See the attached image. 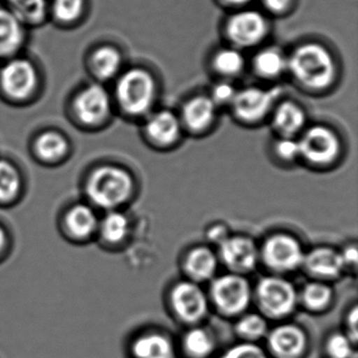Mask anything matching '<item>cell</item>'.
Segmentation results:
<instances>
[{
	"label": "cell",
	"instance_id": "6da1fadb",
	"mask_svg": "<svg viewBox=\"0 0 358 358\" xmlns=\"http://www.w3.org/2000/svg\"><path fill=\"white\" fill-rule=\"evenodd\" d=\"M287 71L303 87L322 90L332 83L336 68L326 48L317 43H306L287 58Z\"/></svg>",
	"mask_w": 358,
	"mask_h": 358
},
{
	"label": "cell",
	"instance_id": "7a4b0ae2",
	"mask_svg": "<svg viewBox=\"0 0 358 358\" xmlns=\"http://www.w3.org/2000/svg\"><path fill=\"white\" fill-rule=\"evenodd\" d=\"M156 93V81L152 74L143 69L135 68L117 77L112 97L124 114L138 117L152 108Z\"/></svg>",
	"mask_w": 358,
	"mask_h": 358
},
{
	"label": "cell",
	"instance_id": "3957f363",
	"mask_svg": "<svg viewBox=\"0 0 358 358\" xmlns=\"http://www.w3.org/2000/svg\"><path fill=\"white\" fill-rule=\"evenodd\" d=\"M41 77L32 60L17 55L0 64V95L13 104H26L38 95Z\"/></svg>",
	"mask_w": 358,
	"mask_h": 358
},
{
	"label": "cell",
	"instance_id": "277c9868",
	"mask_svg": "<svg viewBox=\"0 0 358 358\" xmlns=\"http://www.w3.org/2000/svg\"><path fill=\"white\" fill-rule=\"evenodd\" d=\"M134 190L129 171L114 165L98 167L90 176L87 194L90 200L103 209H114L127 202Z\"/></svg>",
	"mask_w": 358,
	"mask_h": 358
},
{
	"label": "cell",
	"instance_id": "5b68a950",
	"mask_svg": "<svg viewBox=\"0 0 358 358\" xmlns=\"http://www.w3.org/2000/svg\"><path fill=\"white\" fill-rule=\"evenodd\" d=\"M112 94L103 85L92 83L81 87L71 102L73 120L87 129H96L106 124L113 112Z\"/></svg>",
	"mask_w": 358,
	"mask_h": 358
},
{
	"label": "cell",
	"instance_id": "8992f818",
	"mask_svg": "<svg viewBox=\"0 0 358 358\" xmlns=\"http://www.w3.org/2000/svg\"><path fill=\"white\" fill-rule=\"evenodd\" d=\"M255 299L264 315L282 318L294 311L299 293L294 285L280 276H265L255 291Z\"/></svg>",
	"mask_w": 358,
	"mask_h": 358
},
{
	"label": "cell",
	"instance_id": "52a82bcc",
	"mask_svg": "<svg viewBox=\"0 0 358 358\" xmlns=\"http://www.w3.org/2000/svg\"><path fill=\"white\" fill-rule=\"evenodd\" d=\"M210 297L220 312L226 315H238L248 308L252 290L244 275L230 272L213 280Z\"/></svg>",
	"mask_w": 358,
	"mask_h": 358
},
{
	"label": "cell",
	"instance_id": "ba28073f",
	"mask_svg": "<svg viewBox=\"0 0 358 358\" xmlns=\"http://www.w3.org/2000/svg\"><path fill=\"white\" fill-rule=\"evenodd\" d=\"M259 257L268 268L284 273L294 271L303 266L305 252L301 243L294 236L276 234L265 241Z\"/></svg>",
	"mask_w": 358,
	"mask_h": 358
},
{
	"label": "cell",
	"instance_id": "9c48e42d",
	"mask_svg": "<svg viewBox=\"0 0 358 358\" xmlns=\"http://www.w3.org/2000/svg\"><path fill=\"white\" fill-rule=\"evenodd\" d=\"M301 158L315 165L333 162L341 152V142L334 131L322 125L310 127L299 140Z\"/></svg>",
	"mask_w": 358,
	"mask_h": 358
},
{
	"label": "cell",
	"instance_id": "30bf717a",
	"mask_svg": "<svg viewBox=\"0 0 358 358\" xmlns=\"http://www.w3.org/2000/svg\"><path fill=\"white\" fill-rule=\"evenodd\" d=\"M171 305L179 320L196 324L206 315L208 299L198 282L183 280L176 284L171 290Z\"/></svg>",
	"mask_w": 358,
	"mask_h": 358
},
{
	"label": "cell",
	"instance_id": "8fae6325",
	"mask_svg": "<svg viewBox=\"0 0 358 358\" xmlns=\"http://www.w3.org/2000/svg\"><path fill=\"white\" fill-rule=\"evenodd\" d=\"M219 257L231 273L243 275L255 269L259 251L255 243L247 236H228L219 245Z\"/></svg>",
	"mask_w": 358,
	"mask_h": 358
},
{
	"label": "cell",
	"instance_id": "7c38bea8",
	"mask_svg": "<svg viewBox=\"0 0 358 358\" xmlns=\"http://www.w3.org/2000/svg\"><path fill=\"white\" fill-rule=\"evenodd\" d=\"M267 353L271 358H303L308 351L305 331L295 324H282L268 331Z\"/></svg>",
	"mask_w": 358,
	"mask_h": 358
},
{
	"label": "cell",
	"instance_id": "4fadbf2b",
	"mask_svg": "<svg viewBox=\"0 0 358 358\" xmlns=\"http://www.w3.org/2000/svg\"><path fill=\"white\" fill-rule=\"evenodd\" d=\"M280 89L271 90L249 87L241 92H236L232 101L234 113L243 120L257 121L263 118L269 113L280 95Z\"/></svg>",
	"mask_w": 358,
	"mask_h": 358
},
{
	"label": "cell",
	"instance_id": "5bb4252c",
	"mask_svg": "<svg viewBox=\"0 0 358 358\" xmlns=\"http://www.w3.org/2000/svg\"><path fill=\"white\" fill-rule=\"evenodd\" d=\"M265 17L257 11H243L230 18L227 34L238 47H252L261 43L267 35Z\"/></svg>",
	"mask_w": 358,
	"mask_h": 358
},
{
	"label": "cell",
	"instance_id": "9a60e30c",
	"mask_svg": "<svg viewBox=\"0 0 358 358\" xmlns=\"http://www.w3.org/2000/svg\"><path fill=\"white\" fill-rule=\"evenodd\" d=\"M27 28L5 6H0V64L20 55L27 43Z\"/></svg>",
	"mask_w": 358,
	"mask_h": 358
},
{
	"label": "cell",
	"instance_id": "2e32d148",
	"mask_svg": "<svg viewBox=\"0 0 358 358\" xmlns=\"http://www.w3.org/2000/svg\"><path fill=\"white\" fill-rule=\"evenodd\" d=\"M123 58L120 51L113 45H102L90 52L87 69L95 83L104 85L117 79L122 69Z\"/></svg>",
	"mask_w": 358,
	"mask_h": 358
},
{
	"label": "cell",
	"instance_id": "e0dca14e",
	"mask_svg": "<svg viewBox=\"0 0 358 358\" xmlns=\"http://www.w3.org/2000/svg\"><path fill=\"white\" fill-rule=\"evenodd\" d=\"M303 266L310 275L322 282L338 278L345 269L341 252L328 247H318L305 255Z\"/></svg>",
	"mask_w": 358,
	"mask_h": 358
},
{
	"label": "cell",
	"instance_id": "ac0fdd59",
	"mask_svg": "<svg viewBox=\"0 0 358 358\" xmlns=\"http://www.w3.org/2000/svg\"><path fill=\"white\" fill-rule=\"evenodd\" d=\"M131 358H177V350L167 335L150 332L140 335L131 345Z\"/></svg>",
	"mask_w": 358,
	"mask_h": 358
},
{
	"label": "cell",
	"instance_id": "d6986e66",
	"mask_svg": "<svg viewBox=\"0 0 358 358\" xmlns=\"http://www.w3.org/2000/svg\"><path fill=\"white\" fill-rule=\"evenodd\" d=\"M181 133L179 119L169 110L156 113L148 118L145 134L148 139L159 145H169L177 141Z\"/></svg>",
	"mask_w": 358,
	"mask_h": 358
},
{
	"label": "cell",
	"instance_id": "ffe728a7",
	"mask_svg": "<svg viewBox=\"0 0 358 358\" xmlns=\"http://www.w3.org/2000/svg\"><path fill=\"white\" fill-rule=\"evenodd\" d=\"M217 268V257L207 247H196L186 255L184 269L194 282H203L215 276Z\"/></svg>",
	"mask_w": 358,
	"mask_h": 358
},
{
	"label": "cell",
	"instance_id": "44dd1931",
	"mask_svg": "<svg viewBox=\"0 0 358 358\" xmlns=\"http://www.w3.org/2000/svg\"><path fill=\"white\" fill-rule=\"evenodd\" d=\"M51 0H5L3 6L27 28L38 27L50 18Z\"/></svg>",
	"mask_w": 358,
	"mask_h": 358
},
{
	"label": "cell",
	"instance_id": "7402d4cb",
	"mask_svg": "<svg viewBox=\"0 0 358 358\" xmlns=\"http://www.w3.org/2000/svg\"><path fill=\"white\" fill-rule=\"evenodd\" d=\"M34 150L39 160L48 163L59 162L69 154L70 144L59 131H45L37 136Z\"/></svg>",
	"mask_w": 358,
	"mask_h": 358
},
{
	"label": "cell",
	"instance_id": "603a6c76",
	"mask_svg": "<svg viewBox=\"0 0 358 358\" xmlns=\"http://www.w3.org/2000/svg\"><path fill=\"white\" fill-rule=\"evenodd\" d=\"M217 104L210 97L194 98L183 108V121L187 127L194 131H203L215 120Z\"/></svg>",
	"mask_w": 358,
	"mask_h": 358
},
{
	"label": "cell",
	"instance_id": "cb8c5ba5",
	"mask_svg": "<svg viewBox=\"0 0 358 358\" xmlns=\"http://www.w3.org/2000/svg\"><path fill=\"white\" fill-rule=\"evenodd\" d=\"M99 226L95 211L85 204L75 205L66 215V227L77 238L91 236Z\"/></svg>",
	"mask_w": 358,
	"mask_h": 358
},
{
	"label": "cell",
	"instance_id": "d4e9b609",
	"mask_svg": "<svg viewBox=\"0 0 358 358\" xmlns=\"http://www.w3.org/2000/svg\"><path fill=\"white\" fill-rule=\"evenodd\" d=\"M215 336L207 329H190L182 339V350L187 358H209L215 350Z\"/></svg>",
	"mask_w": 358,
	"mask_h": 358
},
{
	"label": "cell",
	"instance_id": "484cf974",
	"mask_svg": "<svg viewBox=\"0 0 358 358\" xmlns=\"http://www.w3.org/2000/svg\"><path fill=\"white\" fill-rule=\"evenodd\" d=\"M305 122V113L293 102H282L274 113V127L282 137H292L303 129Z\"/></svg>",
	"mask_w": 358,
	"mask_h": 358
},
{
	"label": "cell",
	"instance_id": "4316f807",
	"mask_svg": "<svg viewBox=\"0 0 358 358\" xmlns=\"http://www.w3.org/2000/svg\"><path fill=\"white\" fill-rule=\"evenodd\" d=\"M87 0H51L50 18L62 27L79 24L87 11Z\"/></svg>",
	"mask_w": 358,
	"mask_h": 358
},
{
	"label": "cell",
	"instance_id": "83f0119b",
	"mask_svg": "<svg viewBox=\"0 0 358 358\" xmlns=\"http://www.w3.org/2000/svg\"><path fill=\"white\" fill-rule=\"evenodd\" d=\"M299 299L310 311H322L332 301L333 291L329 285L322 280H315L303 287Z\"/></svg>",
	"mask_w": 358,
	"mask_h": 358
},
{
	"label": "cell",
	"instance_id": "f1b7e54d",
	"mask_svg": "<svg viewBox=\"0 0 358 358\" xmlns=\"http://www.w3.org/2000/svg\"><path fill=\"white\" fill-rule=\"evenodd\" d=\"M101 238L108 244H119L129 231V219L119 211H110L98 226Z\"/></svg>",
	"mask_w": 358,
	"mask_h": 358
},
{
	"label": "cell",
	"instance_id": "f546056e",
	"mask_svg": "<svg viewBox=\"0 0 358 358\" xmlns=\"http://www.w3.org/2000/svg\"><path fill=\"white\" fill-rule=\"evenodd\" d=\"M22 189L20 171L9 161L0 160V202L13 201Z\"/></svg>",
	"mask_w": 358,
	"mask_h": 358
},
{
	"label": "cell",
	"instance_id": "4dcf8cb0",
	"mask_svg": "<svg viewBox=\"0 0 358 358\" xmlns=\"http://www.w3.org/2000/svg\"><path fill=\"white\" fill-rule=\"evenodd\" d=\"M255 69L266 78L278 76L287 71V57L278 50H265L255 57Z\"/></svg>",
	"mask_w": 358,
	"mask_h": 358
},
{
	"label": "cell",
	"instance_id": "1f68e13d",
	"mask_svg": "<svg viewBox=\"0 0 358 358\" xmlns=\"http://www.w3.org/2000/svg\"><path fill=\"white\" fill-rule=\"evenodd\" d=\"M236 332L246 343H255L267 335V322L259 314H246L236 322Z\"/></svg>",
	"mask_w": 358,
	"mask_h": 358
},
{
	"label": "cell",
	"instance_id": "d6a6232c",
	"mask_svg": "<svg viewBox=\"0 0 358 358\" xmlns=\"http://www.w3.org/2000/svg\"><path fill=\"white\" fill-rule=\"evenodd\" d=\"M245 60L241 52L234 49H224L215 54L213 66L225 76H234L244 68Z\"/></svg>",
	"mask_w": 358,
	"mask_h": 358
},
{
	"label": "cell",
	"instance_id": "836d02e7",
	"mask_svg": "<svg viewBox=\"0 0 358 358\" xmlns=\"http://www.w3.org/2000/svg\"><path fill=\"white\" fill-rule=\"evenodd\" d=\"M327 358H356L355 343L345 333H334L324 343Z\"/></svg>",
	"mask_w": 358,
	"mask_h": 358
},
{
	"label": "cell",
	"instance_id": "e575fe53",
	"mask_svg": "<svg viewBox=\"0 0 358 358\" xmlns=\"http://www.w3.org/2000/svg\"><path fill=\"white\" fill-rule=\"evenodd\" d=\"M220 358H271L266 350L255 343H243L228 348Z\"/></svg>",
	"mask_w": 358,
	"mask_h": 358
},
{
	"label": "cell",
	"instance_id": "d590c367",
	"mask_svg": "<svg viewBox=\"0 0 358 358\" xmlns=\"http://www.w3.org/2000/svg\"><path fill=\"white\" fill-rule=\"evenodd\" d=\"M275 152L284 161H294L301 158L299 140L293 139L292 137H282L276 144Z\"/></svg>",
	"mask_w": 358,
	"mask_h": 358
},
{
	"label": "cell",
	"instance_id": "8d00e7d4",
	"mask_svg": "<svg viewBox=\"0 0 358 358\" xmlns=\"http://www.w3.org/2000/svg\"><path fill=\"white\" fill-rule=\"evenodd\" d=\"M236 95V89L230 83H220L213 87L210 98L215 104L232 103Z\"/></svg>",
	"mask_w": 358,
	"mask_h": 358
},
{
	"label": "cell",
	"instance_id": "74e56055",
	"mask_svg": "<svg viewBox=\"0 0 358 358\" xmlns=\"http://www.w3.org/2000/svg\"><path fill=\"white\" fill-rule=\"evenodd\" d=\"M357 322H358V310L357 308L354 307L349 313L347 320L348 331L345 334L350 337L352 341L356 345L357 341Z\"/></svg>",
	"mask_w": 358,
	"mask_h": 358
},
{
	"label": "cell",
	"instance_id": "f35d334b",
	"mask_svg": "<svg viewBox=\"0 0 358 358\" xmlns=\"http://www.w3.org/2000/svg\"><path fill=\"white\" fill-rule=\"evenodd\" d=\"M345 269L347 267L355 268L357 264V249L355 246H349L341 252Z\"/></svg>",
	"mask_w": 358,
	"mask_h": 358
},
{
	"label": "cell",
	"instance_id": "ab89813d",
	"mask_svg": "<svg viewBox=\"0 0 358 358\" xmlns=\"http://www.w3.org/2000/svg\"><path fill=\"white\" fill-rule=\"evenodd\" d=\"M264 6L272 12H282L290 5L291 0H262Z\"/></svg>",
	"mask_w": 358,
	"mask_h": 358
},
{
	"label": "cell",
	"instance_id": "60d3db41",
	"mask_svg": "<svg viewBox=\"0 0 358 358\" xmlns=\"http://www.w3.org/2000/svg\"><path fill=\"white\" fill-rule=\"evenodd\" d=\"M208 238L217 245L221 244L223 241L228 238L227 231L224 226H215L208 232Z\"/></svg>",
	"mask_w": 358,
	"mask_h": 358
},
{
	"label": "cell",
	"instance_id": "b9f144b4",
	"mask_svg": "<svg viewBox=\"0 0 358 358\" xmlns=\"http://www.w3.org/2000/svg\"><path fill=\"white\" fill-rule=\"evenodd\" d=\"M6 244H7V236H6L3 228L0 227V253L3 252Z\"/></svg>",
	"mask_w": 358,
	"mask_h": 358
},
{
	"label": "cell",
	"instance_id": "7bdbcfd3",
	"mask_svg": "<svg viewBox=\"0 0 358 358\" xmlns=\"http://www.w3.org/2000/svg\"><path fill=\"white\" fill-rule=\"evenodd\" d=\"M227 3H232V5H246V3H251L252 0H225Z\"/></svg>",
	"mask_w": 358,
	"mask_h": 358
}]
</instances>
